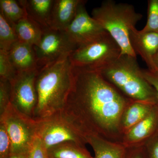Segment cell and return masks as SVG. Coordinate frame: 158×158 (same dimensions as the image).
I'll list each match as a JSON object with an SVG mask.
<instances>
[{"instance_id":"6da1fadb","label":"cell","mask_w":158,"mask_h":158,"mask_svg":"<svg viewBox=\"0 0 158 158\" xmlns=\"http://www.w3.org/2000/svg\"><path fill=\"white\" fill-rule=\"evenodd\" d=\"M73 84L66 107L91 135L121 142L120 122L132 101L92 69L73 66Z\"/></svg>"},{"instance_id":"7a4b0ae2","label":"cell","mask_w":158,"mask_h":158,"mask_svg":"<svg viewBox=\"0 0 158 158\" xmlns=\"http://www.w3.org/2000/svg\"><path fill=\"white\" fill-rule=\"evenodd\" d=\"M69 55L39 68L36 80L37 102L34 120L51 116L67 106L74 81Z\"/></svg>"},{"instance_id":"3957f363","label":"cell","mask_w":158,"mask_h":158,"mask_svg":"<svg viewBox=\"0 0 158 158\" xmlns=\"http://www.w3.org/2000/svg\"><path fill=\"white\" fill-rule=\"evenodd\" d=\"M97 70L127 98L152 104L158 103L156 92L144 78L137 57L120 55L115 61Z\"/></svg>"},{"instance_id":"277c9868","label":"cell","mask_w":158,"mask_h":158,"mask_svg":"<svg viewBox=\"0 0 158 158\" xmlns=\"http://www.w3.org/2000/svg\"><path fill=\"white\" fill-rule=\"evenodd\" d=\"M91 14L117 43L121 49V55L137 57L130 42V33L142 15L136 12L132 5L107 0L99 7L94 8Z\"/></svg>"},{"instance_id":"5b68a950","label":"cell","mask_w":158,"mask_h":158,"mask_svg":"<svg viewBox=\"0 0 158 158\" xmlns=\"http://www.w3.org/2000/svg\"><path fill=\"white\" fill-rule=\"evenodd\" d=\"M36 122L37 136L46 150L66 141L86 146L91 136L67 107Z\"/></svg>"},{"instance_id":"8992f818","label":"cell","mask_w":158,"mask_h":158,"mask_svg":"<svg viewBox=\"0 0 158 158\" xmlns=\"http://www.w3.org/2000/svg\"><path fill=\"white\" fill-rule=\"evenodd\" d=\"M120 48L108 32L79 47L69 55L74 67L97 69L110 64L121 55Z\"/></svg>"},{"instance_id":"52a82bcc","label":"cell","mask_w":158,"mask_h":158,"mask_svg":"<svg viewBox=\"0 0 158 158\" xmlns=\"http://www.w3.org/2000/svg\"><path fill=\"white\" fill-rule=\"evenodd\" d=\"M5 123L11 143V154H29L35 137L37 136L36 122L24 115L11 104L0 116Z\"/></svg>"},{"instance_id":"ba28073f","label":"cell","mask_w":158,"mask_h":158,"mask_svg":"<svg viewBox=\"0 0 158 158\" xmlns=\"http://www.w3.org/2000/svg\"><path fill=\"white\" fill-rule=\"evenodd\" d=\"M39 68L18 72L10 82L11 104L21 113L32 118L37 102L36 80Z\"/></svg>"},{"instance_id":"9c48e42d","label":"cell","mask_w":158,"mask_h":158,"mask_svg":"<svg viewBox=\"0 0 158 158\" xmlns=\"http://www.w3.org/2000/svg\"><path fill=\"white\" fill-rule=\"evenodd\" d=\"M40 68L69 55L77 48L65 31L44 29L39 43L34 46Z\"/></svg>"},{"instance_id":"30bf717a","label":"cell","mask_w":158,"mask_h":158,"mask_svg":"<svg viewBox=\"0 0 158 158\" xmlns=\"http://www.w3.org/2000/svg\"><path fill=\"white\" fill-rule=\"evenodd\" d=\"M86 3V1L82 0L79 4L74 18L65 31L71 41L77 48L106 32L88 14L85 7Z\"/></svg>"},{"instance_id":"8fae6325","label":"cell","mask_w":158,"mask_h":158,"mask_svg":"<svg viewBox=\"0 0 158 158\" xmlns=\"http://www.w3.org/2000/svg\"><path fill=\"white\" fill-rule=\"evenodd\" d=\"M158 124V103L145 118L125 134L122 144L126 148L144 145L157 132Z\"/></svg>"},{"instance_id":"7c38bea8","label":"cell","mask_w":158,"mask_h":158,"mask_svg":"<svg viewBox=\"0 0 158 158\" xmlns=\"http://www.w3.org/2000/svg\"><path fill=\"white\" fill-rule=\"evenodd\" d=\"M130 40L134 52L141 56L148 70L156 72L153 60L158 51V34L142 32L133 28L130 31Z\"/></svg>"},{"instance_id":"4fadbf2b","label":"cell","mask_w":158,"mask_h":158,"mask_svg":"<svg viewBox=\"0 0 158 158\" xmlns=\"http://www.w3.org/2000/svg\"><path fill=\"white\" fill-rule=\"evenodd\" d=\"M82 0H55L49 28L65 31L73 21Z\"/></svg>"},{"instance_id":"5bb4252c","label":"cell","mask_w":158,"mask_h":158,"mask_svg":"<svg viewBox=\"0 0 158 158\" xmlns=\"http://www.w3.org/2000/svg\"><path fill=\"white\" fill-rule=\"evenodd\" d=\"M9 54L18 73L40 68L34 46L18 40L11 47Z\"/></svg>"},{"instance_id":"9a60e30c","label":"cell","mask_w":158,"mask_h":158,"mask_svg":"<svg viewBox=\"0 0 158 158\" xmlns=\"http://www.w3.org/2000/svg\"><path fill=\"white\" fill-rule=\"evenodd\" d=\"M156 105L132 101L122 115L119 126L122 135L123 136L132 128L145 118Z\"/></svg>"},{"instance_id":"2e32d148","label":"cell","mask_w":158,"mask_h":158,"mask_svg":"<svg viewBox=\"0 0 158 158\" xmlns=\"http://www.w3.org/2000/svg\"><path fill=\"white\" fill-rule=\"evenodd\" d=\"M18 2L25 9L29 17L44 29L49 28L55 0H21Z\"/></svg>"},{"instance_id":"e0dca14e","label":"cell","mask_w":158,"mask_h":158,"mask_svg":"<svg viewBox=\"0 0 158 158\" xmlns=\"http://www.w3.org/2000/svg\"><path fill=\"white\" fill-rule=\"evenodd\" d=\"M94 153V158H123L127 148L121 142H113L97 135L88 138Z\"/></svg>"},{"instance_id":"ac0fdd59","label":"cell","mask_w":158,"mask_h":158,"mask_svg":"<svg viewBox=\"0 0 158 158\" xmlns=\"http://www.w3.org/2000/svg\"><path fill=\"white\" fill-rule=\"evenodd\" d=\"M13 27L19 41L34 46L39 43L44 30L28 16L18 22Z\"/></svg>"},{"instance_id":"d6986e66","label":"cell","mask_w":158,"mask_h":158,"mask_svg":"<svg viewBox=\"0 0 158 158\" xmlns=\"http://www.w3.org/2000/svg\"><path fill=\"white\" fill-rule=\"evenodd\" d=\"M48 158H94L86 146L72 141L60 143L47 150Z\"/></svg>"},{"instance_id":"ffe728a7","label":"cell","mask_w":158,"mask_h":158,"mask_svg":"<svg viewBox=\"0 0 158 158\" xmlns=\"http://www.w3.org/2000/svg\"><path fill=\"white\" fill-rule=\"evenodd\" d=\"M1 11L5 18L12 26L27 16L25 9L18 1L0 0Z\"/></svg>"},{"instance_id":"44dd1931","label":"cell","mask_w":158,"mask_h":158,"mask_svg":"<svg viewBox=\"0 0 158 158\" xmlns=\"http://www.w3.org/2000/svg\"><path fill=\"white\" fill-rule=\"evenodd\" d=\"M18 40L14 27L0 12V50L9 52Z\"/></svg>"},{"instance_id":"7402d4cb","label":"cell","mask_w":158,"mask_h":158,"mask_svg":"<svg viewBox=\"0 0 158 158\" xmlns=\"http://www.w3.org/2000/svg\"><path fill=\"white\" fill-rule=\"evenodd\" d=\"M17 73L9 57V52L0 50V80L11 82Z\"/></svg>"},{"instance_id":"603a6c76","label":"cell","mask_w":158,"mask_h":158,"mask_svg":"<svg viewBox=\"0 0 158 158\" xmlns=\"http://www.w3.org/2000/svg\"><path fill=\"white\" fill-rule=\"evenodd\" d=\"M141 31L158 34V0L148 1L147 21L144 28Z\"/></svg>"},{"instance_id":"cb8c5ba5","label":"cell","mask_w":158,"mask_h":158,"mask_svg":"<svg viewBox=\"0 0 158 158\" xmlns=\"http://www.w3.org/2000/svg\"><path fill=\"white\" fill-rule=\"evenodd\" d=\"M11 85L9 81L0 80V116L11 104Z\"/></svg>"},{"instance_id":"d4e9b609","label":"cell","mask_w":158,"mask_h":158,"mask_svg":"<svg viewBox=\"0 0 158 158\" xmlns=\"http://www.w3.org/2000/svg\"><path fill=\"white\" fill-rule=\"evenodd\" d=\"M11 143L6 125L0 121V158H7L11 154Z\"/></svg>"},{"instance_id":"484cf974","label":"cell","mask_w":158,"mask_h":158,"mask_svg":"<svg viewBox=\"0 0 158 158\" xmlns=\"http://www.w3.org/2000/svg\"><path fill=\"white\" fill-rule=\"evenodd\" d=\"M144 158H158V133L143 145Z\"/></svg>"},{"instance_id":"4316f807","label":"cell","mask_w":158,"mask_h":158,"mask_svg":"<svg viewBox=\"0 0 158 158\" xmlns=\"http://www.w3.org/2000/svg\"><path fill=\"white\" fill-rule=\"evenodd\" d=\"M28 158H48L47 150L37 136L35 137L30 150Z\"/></svg>"},{"instance_id":"83f0119b","label":"cell","mask_w":158,"mask_h":158,"mask_svg":"<svg viewBox=\"0 0 158 158\" xmlns=\"http://www.w3.org/2000/svg\"><path fill=\"white\" fill-rule=\"evenodd\" d=\"M144 78L153 87L158 96V72L142 69Z\"/></svg>"},{"instance_id":"f1b7e54d","label":"cell","mask_w":158,"mask_h":158,"mask_svg":"<svg viewBox=\"0 0 158 158\" xmlns=\"http://www.w3.org/2000/svg\"><path fill=\"white\" fill-rule=\"evenodd\" d=\"M123 158H144L143 145L127 148L126 152Z\"/></svg>"},{"instance_id":"f546056e","label":"cell","mask_w":158,"mask_h":158,"mask_svg":"<svg viewBox=\"0 0 158 158\" xmlns=\"http://www.w3.org/2000/svg\"><path fill=\"white\" fill-rule=\"evenodd\" d=\"M7 158H28V154H11Z\"/></svg>"},{"instance_id":"4dcf8cb0","label":"cell","mask_w":158,"mask_h":158,"mask_svg":"<svg viewBox=\"0 0 158 158\" xmlns=\"http://www.w3.org/2000/svg\"><path fill=\"white\" fill-rule=\"evenodd\" d=\"M154 64L156 69V71L158 72V51L154 58Z\"/></svg>"},{"instance_id":"1f68e13d","label":"cell","mask_w":158,"mask_h":158,"mask_svg":"<svg viewBox=\"0 0 158 158\" xmlns=\"http://www.w3.org/2000/svg\"><path fill=\"white\" fill-rule=\"evenodd\" d=\"M157 132H158V129H157Z\"/></svg>"},{"instance_id":"d6a6232c","label":"cell","mask_w":158,"mask_h":158,"mask_svg":"<svg viewBox=\"0 0 158 158\" xmlns=\"http://www.w3.org/2000/svg\"></svg>"}]
</instances>
